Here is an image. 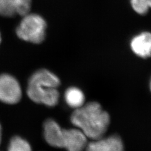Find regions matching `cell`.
<instances>
[{"instance_id":"8fae6325","label":"cell","mask_w":151,"mask_h":151,"mask_svg":"<svg viewBox=\"0 0 151 151\" xmlns=\"http://www.w3.org/2000/svg\"><path fill=\"white\" fill-rule=\"evenodd\" d=\"M130 4L134 12L139 15H145L150 8L146 0H130Z\"/></svg>"},{"instance_id":"5bb4252c","label":"cell","mask_w":151,"mask_h":151,"mask_svg":"<svg viewBox=\"0 0 151 151\" xmlns=\"http://www.w3.org/2000/svg\"><path fill=\"white\" fill-rule=\"evenodd\" d=\"M149 86H150V91H151V79H150V84H149Z\"/></svg>"},{"instance_id":"3957f363","label":"cell","mask_w":151,"mask_h":151,"mask_svg":"<svg viewBox=\"0 0 151 151\" xmlns=\"http://www.w3.org/2000/svg\"><path fill=\"white\" fill-rule=\"evenodd\" d=\"M43 127L44 139L52 147L67 151H84L86 149L87 137L79 129H64L52 119L47 120Z\"/></svg>"},{"instance_id":"30bf717a","label":"cell","mask_w":151,"mask_h":151,"mask_svg":"<svg viewBox=\"0 0 151 151\" xmlns=\"http://www.w3.org/2000/svg\"><path fill=\"white\" fill-rule=\"evenodd\" d=\"M8 151H32L29 142L20 136H14L9 141Z\"/></svg>"},{"instance_id":"277c9868","label":"cell","mask_w":151,"mask_h":151,"mask_svg":"<svg viewBox=\"0 0 151 151\" xmlns=\"http://www.w3.org/2000/svg\"><path fill=\"white\" fill-rule=\"evenodd\" d=\"M47 23L44 18L35 13H27L23 16L17 28V34L20 39L32 44H39L46 36Z\"/></svg>"},{"instance_id":"9a60e30c","label":"cell","mask_w":151,"mask_h":151,"mask_svg":"<svg viewBox=\"0 0 151 151\" xmlns=\"http://www.w3.org/2000/svg\"><path fill=\"white\" fill-rule=\"evenodd\" d=\"M1 34H0V42H1Z\"/></svg>"},{"instance_id":"7a4b0ae2","label":"cell","mask_w":151,"mask_h":151,"mask_svg":"<svg viewBox=\"0 0 151 151\" xmlns=\"http://www.w3.org/2000/svg\"><path fill=\"white\" fill-rule=\"evenodd\" d=\"M60 84V79L56 74L48 69H41L35 71L28 80L27 94L35 103L54 106L59 100Z\"/></svg>"},{"instance_id":"52a82bcc","label":"cell","mask_w":151,"mask_h":151,"mask_svg":"<svg viewBox=\"0 0 151 151\" xmlns=\"http://www.w3.org/2000/svg\"><path fill=\"white\" fill-rule=\"evenodd\" d=\"M31 8V0H0V15L13 17L24 16Z\"/></svg>"},{"instance_id":"7c38bea8","label":"cell","mask_w":151,"mask_h":151,"mask_svg":"<svg viewBox=\"0 0 151 151\" xmlns=\"http://www.w3.org/2000/svg\"><path fill=\"white\" fill-rule=\"evenodd\" d=\"M1 137H2V129H1V125L0 124V144H1Z\"/></svg>"},{"instance_id":"ba28073f","label":"cell","mask_w":151,"mask_h":151,"mask_svg":"<svg viewBox=\"0 0 151 151\" xmlns=\"http://www.w3.org/2000/svg\"><path fill=\"white\" fill-rule=\"evenodd\" d=\"M86 151H124V146L119 135H113L107 137L94 140L87 144Z\"/></svg>"},{"instance_id":"5b68a950","label":"cell","mask_w":151,"mask_h":151,"mask_svg":"<svg viewBox=\"0 0 151 151\" xmlns=\"http://www.w3.org/2000/svg\"><path fill=\"white\" fill-rule=\"evenodd\" d=\"M22 90L17 79L8 74H0V101L13 105L20 101Z\"/></svg>"},{"instance_id":"4fadbf2b","label":"cell","mask_w":151,"mask_h":151,"mask_svg":"<svg viewBox=\"0 0 151 151\" xmlns=\"http://www.w3.org/2000/svg\"><path fill=\"white\" fill-rule=\"evenodd\" d=\"M146 1H147L150 9H151V0H146Z\"/></svg>"},{"instance_id":"6da1fadb","label":"cell","mask_w":151,"mask_h":151,"mask_svg":"<svg viewBox=\"0 0 151 151\" xmlns=\"http://www.w3.org/2000/svg\"><path fill=\"white\" fill-rule=\"evenodd\" d=\"M70 121L87 138L94 140L105 134L110 117L100 103L93 101L75 109L70 116Z\"/></svg>"},{"instance_id":"8992f818","label":"cell","mask_w":151,"mask_h":151,"mask_svg":"<svg viewBox=\"0 0 151 151\" xmlns=\"http://www.w3.org/2000/svg\"><path fill=\"white\" fill-rule=\"evenodd\" d=\"M129 47L132 52L138 58L147 59L151 58V32L142 31L131 38Z\"/></svg>"},{"instance_id":"9c48e42d","label":"cell","mask_w":151,"mask_h":151,"mask_svg":"<svg viewBox=\"0 0 151 151\" xmlns=\"http://www.w3.org/2000/svg\"><path fill=\"white\" fill-rule=\"evenodd\" d=\"M64 98L66 103L74 109L80 108L84 104V94L81 89L77 87L73 86L66 89Z\"/></svg>"}]
</instances>
